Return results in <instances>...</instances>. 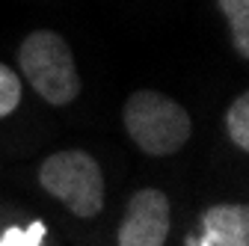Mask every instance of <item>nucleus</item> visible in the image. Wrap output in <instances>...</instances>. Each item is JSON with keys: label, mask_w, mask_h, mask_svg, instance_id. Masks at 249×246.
<instances>
[{"label": "nucleus", "mask_w": 249, "mask_h": 246, "mask_svg": "<svg viewBox=\"0 0 249 246\" xmlns=\"http://www.w3.org/2000/svg\"><path fill=\"white\" fill-rule=\"evenodd\" d=\"M122 122L131 142L151 158L175 155L187 145L193 134V122L175 98L154 89H137L128 95L122 110Z\"/></svg>", "instance_id": "nucleus-1"}, {"label": "nucleus", "mask_w": 249, "mask_h": 246, "mask_svg": "<svg viewBox=\"0 0 249 246\" xmlns=\"http://www.w3.org/2000/svg\"><path fill=\"white\" fill-rule=\"evenodd\" d=\"M18 66L33 92L53 104L66 107L80 95V71L69 42L53 30H33L18 48Z\"/></svg>", "instance_id": "nucleus-2"}, {"label": "nucleus", "mask_w": 249, "mask_h": 246, "mask_svg": "<svg viewBox=\"0 0 249 246\" xmlns=\"http://www.w3.org/2000/svg\"><path fill=\"white\" fill-rule=\"evenodd\" d=\"M39 184L77 220H95L104 208V172L89 151L66 148L48 155L39 166Z\"/></svg>", "instance_id": "nucleus-3"}, {"label": "nucleus", "mask_w": 249, "mask_h": 246, "mask_svg": "<svg viewBox=\"0 0 249 246\" xmlns=\"http://www.w3.org/2000/svg\"><path fill=\"white\" fill-rule=\"evenodd\" d=\"M172 226L169 196L158 187H142L128 199L116 231L119 246H163Z\"/></svg>", "instance_id": "nucleus-4"}, {"label": "nucleus", "mask_w": 249, "mask_h": 246, "mask_svg": "<svg viewBox=\"0 0 249 246\" xmlns=\"http://www.w3.org/2000/svg\"><path fill=\"white\" fill-rule=\"evenodd\" d=\"M202 231L211 246H249V208L243 202L211 205L202 213Z\"/></svg>", "instance_id": "nucleus-5"}, {"label": "nucleus", "mask_w": 249, "mask_h": 246, "mask_svg": "<svg viewBox=\"0 0 249 246\" xmlns=\"http://www.w3.org/2000/svg\"><path fill=\"white\" fill-rule=\"evenodd\" d=\"M216 3H220V12L229 24L234 51L246 59L249 56V0H216Z\"/></svg>", "instance_id": "nucleus-6"}, {"label": "nucleus", "mask_w": 249, "mask_h": 246, "mask_svg": "<svg viewBox=\"0 0 249 246\" xmlns=\"http://www.w3.org/2000/svg\"><path fill=\"white\" fill-rule=\"evenodd\" d=\"M226 134L240 151H249V92H240V95L229 104V110H226Z\"/></svg>", "instance_id": "nucleus-7"}, {"label": "nucleus", "mask_w": 249, "mask_h": 246, "mask_svg": "<svg viewBox=\"0 0 249 246\" xmlns=\"http://www.w3.org/2000/svg\"><path fill=\"white\" fill-rule=\"evenodd\" d=\"M18 104H21V80L9 66L0 63V119L15 113Z\"/></svg>", "instance_id": "nucleus-8"}]
</instances>
